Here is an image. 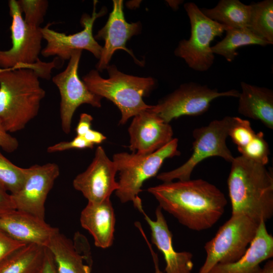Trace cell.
Listing matches in <instances>:
<instances>
[{
	"mask_svg": "<svg viewBox=\"0 0 273 273\" xmlns=\"http://www.w3.org/2000/svg\"><path fill=\"white\" fill-rule=\"evenodd\" d=\"M233 117L226 116L211 121L207 125L194 129L193 153L188 160L179 167L158 174L157 178L164 182L188 180L196 166L204 159L219 157L231 163L235 158L226 145V140Z\"/></svg>",
	"mask_w": 273,
	"mask_h": 273,
	"instance_id": "8992f818",
	"label": "cell"
},
{
	"mask_svg": "<svg viewBox=\"0 0 273 273\" xmlns=\"http://www.w3.org/2000/svg\"><path fill=\"white\" fill-rule=\"evenodd\" d=\"M106 69L108 78L102 77L98 70H92L82 80L91 92L117 107L121 114L120 124H125L130 118L152 107L145 103L143 98L155 87L154 78L123 73L114 65H109Z\"/></svg>",
	"mask_w": 273,
	"mask_h": 273,
	"instance_id": "277c9868",
	"label": "cell"
},
{
	"mask_svg": "<svg viewBox=\"0 0 273 273\" xmlns=\"http://www.w3.org/2000/svg\"><path fill=\"white\" fill-rule=\"evenodd\" d=\"M116 166L107 155L104 149L98 146L92 162L83 172L73 181L74 189L80 192L88 202L98 203L110 199L118 188L115 180Z\"/></svg>",
	"mask_w": 273,
	"mask_h": 273,
	"instance_id": "5bb4252c",
	"label": "cell"
},
{
	"mask_svg": "<svg viewBox=\"0 0 273 273\" xmlns=\"http://www.w3.org/2000/svg\"><path fill=\"white\" fill-rule=\"evenodd\" d=\"M141 29V22L129 23L126 21L123 1L113 0L112 11L106 23L94 36L96 40H103L105 42L96 65L97 70L102 71L106 69L114 52L119 50L126 51L137 64L143 66L144 63L138 60L132 52L126 46L127 41L131 37L140 33Z\"/></svg>",
	"mask_w": 273,
	"mask_h": 273,
	"instance_id": "9a60e30c",
	"label": "cell"
},
{
	"mask_svg": "<svg viewBox=\"0 0 273 273\" xmlns=\"http://www.w3.org/2000/svg\"><path fill=\"white\" fill-rule=\"evenodd\" d=\"M46 247L27 244L0 264V273H39L42 265Z\"/></svg>",
	"mask_w": 273,
	"mask_h": 273,
	"instance_id": "cb8c5ba5",
	"label": "cell"
},
{
	"mask_svg": "<svg viewBox=\"0 0 273 273\" xmlns=\"http://www.w3.org/2000/svg\"><path fill=\"white\" fill-rule=\"evenodd\" d=\"M168 2H168L169 5L174 9H176L178 7L179 4L183 3L181 2L182 1H168Z\"/></svg>",
	"mask_w": 273,
	"mask_h": 273,
	"instance_id": "f35d334b",
	"label": "cell"
},
{
	"mask_svg": "<svg viewBox=\"0 0 273 273\" xmlns=\"http://www.w3.org/2000/svg\"><path fill=\"white\" fill-rule=\"evenodd\" d=\"M1 149V148H0ZM27 174V168L19 167L5 157L0 150V185L10 194L21 188Z\"/></svg>",
	"mask_w": 273,
	"mask_h": 273,
	"instance_id": "4316f807",
	"label": "cell"
},
{
	"mask_svg": "<svg viewBox=\"0 0 273 273\" xmlns=\"http://www.w3.org/2000/svg\"><path fill=\"white\" fill-rule=\"evenodd\" d=\"M249 29L256 36L273 43V1L264 0L251 5Z\"/></svg>",
	"mask_w": 273,
	"mask_h": 273,
	"instance_id": "484cf974",
	"label": "cell"
},
{
	"mask_svg": "<svg viewBox=\"0 0 273 273\" xmlns=\"http://www.w3.org/2000/svg\"><path fill=\"white\" fill-rule=\"evenodd\" d=\"M269 44L253 34L249 29L229 28L225 37L211 48L213 54L222 56L228 62L233 61L238 53L237 50L249 45L262 47Z\"/></svg>",
	"mask_w": 273,
	"mask_h": 273,
	"instance_id": "d4e9b609",
	"label": "cell"
},
{
	"mask_svg": "<svg viewBox=\"0 0 273 273\" xmlns=\"http://www.w3.org/2000/svg\"><path fill=\"white\" fill-rule=\"evenodd\" d=\"M240 92L231 89L219 92L207 85L195 82L181 84L149 109L165 123L184 116H198L206 112L211 103L220 97L238 98Z\"/></svg>",
	"mask_w": 273,
	"mask_h": 273,
	"instance_id": "30bf717a",
	"label": "cell"
},
{
	"mask_svg": "<svg viewBox=\"0 0 273 273\" xmlns=\"http://www.w3.org/2000/svg\"><path fill=\"white\" fill-rule=\"evenodd\" d=\"M8 5L12 18V45L8 50H0V67L38 70L41 66L38 57L43 39L41 27L32 26L25 22L17 1L10 0Z\"/></svg>",
	"mask_w": 273,
	"mask_h": 273,
	"instance_id": "9c48e42d",
	"label": "cell"
},
{
	"mask_svg": "<svg viewBox=\"0 0 273 273\" xmlns=\"http://www.w3.org/2000/svg\"><path fill=\"white\" fill-rule=\"evenodd\" d=\"M17 1L21 12L24 13L25 22L29 25L40 27L47 11L48 1L46 0Z\"/></svg>",
	"mask_w": 273,
	"mask_h": 273,
	"instance_id": "f1b7e54d",
	"label": "cell"
},
{
	"mask_svg": "<svg viewBox=\"0 0 273 273\" xmlns=\"http://www.w3.org/2000/svg\"><path fill=\"white\" fill-rule=\"evenodd\" d=\"M39 273H57L52 254L47 247L43 262Z\"/></svg>",
	"mask_w": 273,
	"mask_h": 273,
	"instance_id": "d590c367",
	"label": "cell"
},
{
	"mask_svg": "<svg viewBox=\"0 0 273 273\" xmlns=\"http://www.w3.org/2000/svg\"><path fill=\"white\" fill-rule=\"evenodd\" d=\"M159 206L189 229L201 231L214 225L227 200L215 185L202 179L164 182L148 189Z\"/></svg>",
	"mask_w": 273,
	"mask_h": 273,
	"instance_id": "6da1fadb",
	"label": "cell"
},
{
	"mask_svg": "<svg viewBox=\"0 0 273 273\" xmlns=\"http://www.w3.org/2000/svg\"><path fill=\"white\" fill-rule=\"evenodd\" d=\"M26 244L13 239L0 230V264Z\"/></svg>",
	"mask_w": 273,
	"mask_h": 273,
	"instance_id": "1f68e13d",
	"label": "cell"
},
{
	"mask_svg": "<svg viewBox=\"0 0 273 273\" xmlns=\"http://www.w3.org/2000/svg\"><path fill=\"white\" fill-rule=\"evenodd\" d=\"M178 142L173 138L162 148L147 155L120 152L113 155V161L119 172L115 194L121 202L131 201L134 205L141 200L139 194L143 183L156 175L166 159L180 155Z\"/></svg>",
	"mask_w": 273,
	"mask_h": 273,
	"instance_id": "5b68a950",
	"label": "cell"
},
{
	"mask_svg": "<svg viewBox=\"0 0 273 273\" xmlns=\"http://www.w3.org/2000/svg\"><path fill=\"white\" fill-rule=\"evenodd\" d=\"M59 174V167L55 163L35 164L27 168L21 188L11 194L15 209L44 219L45 202Z\"/></svg>",
	"mask_w": 273,
	"mask_h": 273,
	"instance_id": "4fadbf2b",
	"label": "cell"
},
{
	"mask_svg": "<svg viewBox=\"0 0 273 273\" xmlns=\"http://www.w3.org/2000/svg\"><path fill=\"white\" fill-rule=\"evenodd\" d=\"M184 8L191 24V35L188 39L179 42L174 55L183 59L193 70L206 71L215 58L211 49V42L230 28L206 17L194 3H186Z\"/></svg>",
	"mask_w": 273,
	"mask_h": 273,
	"instance_id": "52a82bcc",
	"label": "cell"
},
{
	"mask_svg": "<svg viewBox=\"0 0 273 273\" xmlns=\"http://www.w3.org/2000/svg\"><path fill=\"white\" fill-rule=\"evenodd\" d=\"M259 223L244 215H232L205 243L206 258L198 273H208L217 264L234 262L245 253Z\"/></svg>",
	"mask_w": 273,
	"mask_h": 273,
	"instance_id": "ba28073f",
	"label": "cell"
},
{
	"mask_svg": "<svg viewBox=\"0 0 273 273\" xmlns=\"http://www.w3.org/2000/svg\"><path fill=\"white\" fill-rule=\"evenodd\" d=\"M156 273H163L159 269L156 270Z\"/></svg>",
	"mask_w": 273,
	"mask_h": 273,
	"instance_id": "ab89813d",
	"label": "cell"
},
{
	"mask_svg": "<svg viewBox=\"0 0 273 273\" xmlns=\"http://www.w3.org/2000/svg\"><path fill=\"white\" fill-rule=\"evenodd\" d=\"M238 113L273 129V91L244 81L240 83Z\"/></svg>",
	"mask_w": 273,
	"mask_h": 273,
	"instance_id": "7402d4cb",
	"label": "cell"
},
{
	"mask_svg": "<svg viewBox=\"0 0 273 273\" xmlns=\"http://www.w3.org/2000/svg\"><path fill=\"white\" fill-rule=\"evenodd\" d=\"M47 248L52 254L57 273H91L89 245L79 233L75 234L72 242L59 231Z\"/></svg>",
	"mask_w": 273,
	"mask_h": 273,
	"instance_id": "e0dca14e",
	"label": "cell"
},
{
	"mask_svg": "<svg viewBox=\"0 0 273 273\" xmlns=\"http://www.w3.org/2000/svg\"><path fill=\"white\" fill-rule=\"evenodd\" d=\"M39 73L31 68L0 73V119L9 132L24 129L38 114L46 92Z\"/></svg>",
	"mask_w": 273,
	"mask_h": 273,
	"instance_id": "3957f363",
	"label": "cell"
},
{
	"mask_svg": "<svg viewBox=\"0 0 273 273\" xmlns=\"http://www.w3.org/2000/svg\"><path fill=\"white\" fill-rule=\"evenodd\" d=\"M0 230L16 241L45 247L59 231L44 219L16 209L0 215Z\"/></svg>",
	"mask_w": 273,
	"mask_h": 273,
	"instance_id": "d6986e66",
	"label": "cell"
},
{
	"mask_svg": "<svg viewBox=\"0 0 273 273\" xmlns=\"http://www.w3.org/2000/svg\"><path fill=\"white\" fill-rule=\"evenodd\" d=\"M14 209L11 194L0 185V215Z\"/></svg>",
	"mask_w": 273,
	"mask_h": 273,
	"instance_id": "836d02e7",
	"label": "cell"
},
{
	"mask_svg": "<svg viewBox=\"0 0 273 273\" xmlns=\"http://www.w3.org/2000/svg\"><path fill=\"white\" fill-rule=\"evenodd\" d=\"M144 215L151 232V241L162 253L166 263L165 273H192L194 266L193 254L187 251L177 252L172 245V234L158 206L156 220H152L145 212L142 201L134 206Z\"/></svg>",
	"mask_w": 273,
	"mask_h": 273,
	"instance_id": "ac0fdd59",
	"label": "cell"
},
{
	"mask_svg": "<svg viewBox=\"0 0 273 273\" xmlns=\"http://www.w3.org/2000/svg\"><path fill=\"white\" fill-rule=\"evenodd\" d=\"M80 221L94 238L96 246L105 249L113 244L115 216L110 199L98 203L88 202L81 212Z\"/></svg>",
	"mask_w": 273,
	"mask_h": 273,
	"instance_id": "44dd1931",
	"label": "cell"
},
{
	"mask_svg": "<svg viewBox=\"0 0 273 273\" xmlns=\"http://www.w3.org/2000/svg\"><path fill=\"white\" fill-rule=\"evenodd\" d=\"M82 51L73 52L66 68L52 79L60 97V118L63 131L70 132L72 118L77 108L82 104L101 107L102 98L91 92L78 74Z\"/></svg>",
	"mask_w": 273,
	"mask_h": 273,
	"instance_id": "8fae6325",
	"label": "cell"
},
{
	"mask_svg": "<svg viewBox=\"0 0 273 273\" xmlns=\"http://www.w3.org/2000/svg\"><path fill=\"white\" fill-rule=\"evenodd\" d=\"M149 109L134 116L128 127L129 148L132 153H152L173 139V132L170 124L165 123Z\"/></svg>",
	"mask_w": 273,
	"mask_h": 273,
	"instance_id": "2e32d148",
	"label": "cell"
},
{
	"mask_svg": "<svg viewBox=\"0 0 273 273\" xmlns=\"http://www.w3.org/2000/svg\"><path fill=\"white\" fill-rule=\"evenodd\" d=\"M251 5L239 0H220L213 8L200 9L208 18L231 28H248Z\"/></svg>",
	"mask_w": 273,
	"mask_h": 273,
	"instance_id": "603a6c76",
	"label": "cell"
},
{
	"mask_svg": "<svg viewBox=\"0 0 273 273\" xmlns=\"http://www.w3.org/2000/svg\"><path fill=\"white\" fill-rule=\"evenodd\" d=\"M93 118L87 113H81L75 129L76 135L83 136L91 128Z\"/></svg>",
	"mask_w": 273,
	"mask_h": 273,
	"instance_id": "e575fe53",
	"label": "cell"
},
{
	"mask_svg": "<svg viewBox=\"0 0 273 273\" xmlns=\"http://www.w3.org/2000/svg\"><path fill=\"white\" fill-rule=\"evenodd\" d=\"M94 146V145L87 141L83 136L76 135L70 141L61 142L50 146L47 150L48 153H55L73 149H93Z\"/></svg>",
	"mask_w": 273,
	"mask_h": 273,
	"instance_id": "4dcf8cb0",
	"label": "cell"
},
{
	"mask_svg": "<svg viewBox=\"0 0 273 273\" xmlns=\"http://www.w3.org/2000/svg\"><path fill=\"white\" fill-rule=\"evenodd\" d=\"M97 1H95L92 16L86 14L82 15L80 23L83 29L80 32L66 35L50 28V23L41 28L43 39L47 41L46 46L41 50V55L44 57L56 56L63 60H69L74 51L85 50L99 59L102 47L95 38L93 28L95 20L105 15L107 9L103 7L97 13Z\"/></svg>",
	"mask_w": 273,
	"mask_h": 273,
	"instance_id": "7c38bea8",
	"label": "cell"
},
{
	"mask_svg": "<svg viewBox=\"0 0 273 273\" xmlns=\"http://www.w3.org/2000/svg\"><path fill=\"white\" fill-rule=\"evenodd\" d=\"M227 184L232 215H244L256 222L273 215V174L266 165L240 155L235 157Z\"/></svg>",
	"mask_w": 273,
	"mask_h": 273,
	"instance_id": "7a4b0ae2",
	"label": "cell"
},
{
	"mask_svg": "<svg viewBox=\"0 0 273 273\" xmlns=\"http://www.w3.org/2000/svg\"><path fill=\"white\" fill-rule=\"evenodd\" d=\"M273 257V237L261 220L255 236L244 254L237 261L218 263L208 273H260V263Z\"/></svg>",
	"mask_w": 273,
	"mask_h": 273,
	"instance_id": "ffe728a7",
	"label": "cell"
},
{
	"mask_svg": "<svg viewBox=\"0 0 273 273\" xmlns=\"http://www.w3.org/2000/svg\"><path fill=\"white\" fill-rule=\"evenodd\" d=\"M238 151L241 156L255 162L264 165L268 162L269 146L262 131L256 133L251 142Z\"/></svg>",
	"mask_w": 273,
	"mask_h": 273,
	"instance_id": "83f0119b",
	"label": "cell"
},
{
	"mask_svg": "<svg viewBox=\"0 0 273 273\" xmlns=\"http://www.w3.org/2000/svg\"><path fill=\"white\" fill-rule=\"evenodd\" d=\"M9 133L0 119V148L8 153H12L18 149L19 142Z\"/></svg>",
	"mask_w": 273,
	"mask_h": 273,
	"instance_id": "d6a6232c",
	"label": "cell"
},
{
	"mask_svg": "<svg viewBox=\"0 0 273 273\" xmlns=\"http://www.w3.org/2000/svg\"><path fill=\"white\" fill-rule=\"evenodd\" d=\"M83 137L93 145L100 144L106 139V136L103 133L92 129H89Z\"/></svg>",
	"mask_w": 273,
	"mask_h": 273,
	"instance_id": "8d00e7d4",
	"label": "cell"
},
{
	"mask_svg": "<svg viewBox=\"0 0 273 273\" xmlns=\"http://www.w3.org/2000/svg\"><path fill=\"white\" fill-rule=\"evenodd\" d=\"M256 132L250 122L238 117H233L229 131V136L237 146L239 151L247 145L253 139Z\"/></svg>",
	"mask_w": 273,
	"mask_h": 273,
	"instance_id": "f546056e",
	"label": "cell"
},
{
	"mask_svg": "<svg viewBox=\"0 0 273 273\" xmlns=\"http://www.w3.org/2000/svg\"><path fill=\"white\" fill-rule=\"evenodd\" d=\"M260 273H273V260H268L264 264Z\"/></svg>",
	"mask_w": 273,
	"mask_h": 273,
	"instance_id": "74e56055",
	"label": "cell"
},
{
	"mask_svg": "<svg viewBox=\"0 0 273 273\" xmlns=\"http://www.w3.org/2000/svg\"><path fill=\"white\" fill-rule=\"evenodd\" d=\"M4 69L0 67V73L4 70Z\"/></svg>",
	"mask_w": 273,
	"mask_h": 273,
	"instance_id": "60d3db41",
	"label": "cell"
}]
</instances>
